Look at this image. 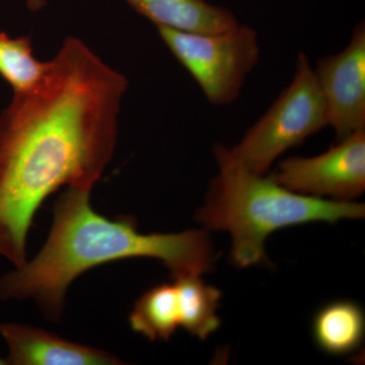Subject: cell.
<instances>
[{
    "label": "cell",
    "mask_w": 365,
    "mask_h": 365,
    "mask_svg": "<svg viewBox=\"0 0 365 365\" xmlns=\"http://www.w3.org/2000/svg\"><path fill=\"white\" fill-rule=\"evenodd\" d=\"M128 81L79 38L67 37L37 88L0 113V257L20 267L46 199L90 190L116 148Z\"/></svg>",
    "instance_id": "cell-1"
},
{
    "label": "cell",
    "mask_w": 365,
    "mask_h": 365,
    "mask_svg": "<svg viewBox=\"0 0 365 365\" xmlns=\"http://www.w3.org/2000/svg\"><path fill=\"white\" fill-rule=\"evenodd\" d=\"M90 190L67 188L54 205L49 237L31 261L0 279V299H33L59 319L72 282L91 269L127 259H155L172 277L208 272L215 260L206 230L144 235L131 217L109 220L96 212Z\"/></svg>",
    "instance_id": "cell-2"
},
{
    "label": "cell",
    "mask_w": 365,
    "mask_h": 365,
    "mask_svg": "<svg viewBox=\"0 0 365 365\" xmlns=\"http://www.w3.org/2000/svg\"><path fill=\"white\" fill-rule=\"evenodd\" d=\"M213 153L218 175L210 182L206 202L196 218L207 232L230 235V258L239 267L261 263L266 240L281 228L364 217V204L294 193L270 176L250 172L222 144H216Z\"/></svg>",
    "instance_id": "cell-3"
},
{
    "label": "cell",
    "mask_w": 365,
    "mask_h": 365,
    "mask_svg": "<svg viewBox=\"0 0 365 365\" xmlns=\"http://www.w3.org/2000/svg\"><path fill=\"white\" fill-rule=\"evenodd\" d=\"M330 126L328 105L316 72L304 53L297 59L292 83L230 150L256 175H266L289 148Z\"/></svg>",
    "instance_id": "cell-4"
},
{
    "label": "cell",
    "mask_w": 365,
    "mask_h": 365,
    "mask_svg": "<svg viewBox=\"0 0 365 365\" xmlns=\"http://www.w3.org/2000/svg\"><path fill=\"white\" fill-rule=\"evenodd\" d=\"M175 58L200 86L210 104L230 105L241 95L260 57L258 34L237 25L220 33H192L158 28Z\"/></svg>",
    "instance_id": "cell-5"
},
{
    "label": "cell",
    "mask_w": 365,
    "mask_h": 365,
    "mask_svg": "<svg viewBox=\"0 0 365 365\" xmlns=\"http://www.w3.org/2000/svg\"><path fill=\"white\" fill-rule=\"evenodd\" d=\"M270 177L294 193L351 202L365 190V129L322 155L282 160Z\"/></svg>",
    "instance_id": "cell-6"
},
{
    "label": "cell",
    "mask_w": 365,
    "mask_h": 365,
    "mask_svg": "<svg viewBox=\"0 0 365 365\" xmlns=\"http://www.w3.org/2000/svg\"><path fill=\"white\" fill-rule=\"evenodd\" d=\"M314 72L337 138L365 129L364 24L355 26L345 49L319 59Z\"/></svg>",
    "instance_id": "cell-7"
},
{
    "label": "cell",
    "mask_w": 365,
    "mask_h": 365,
    "mask_svg": "<svg viewBox=\"0 0 365 365\" xmlns=\"http://www.w3.org/2000/svg\"><path fill=\"white\" fill-rule=\"evenodd\" d=\"M11 365H118L111 353L71 342L42 329L18 323H0Z\"/></svg>",
    "instance_id": "cell-8"
},
{
    "label": "cell",
    "mask_w": 365,
    "mask_h": 365,
    "mask_svg": "<svg viewBox=\"0 0 365 365\" xmlns=\"http://www.w3.org/2000/svg\"><path fill=\"white\" fill-rule=\"evenodd\" d=\"M158 28L192 33H220L239 25L228 9L206 0H126Z\"/></svg>",
    "instance_id": "cell-9"
},
{
    "label": "cell",
    "mask_w": 365,
    "mask_h": 365,
    "mask_svg": "<svg viewBox=\"0 0 365 365\" xmlns=\"http://www.w3.org/2000/svg\"><path fill=\"white\" fill-rule=\"evenodd\" d=\"M364 332V309L349 300H336L327 304L314 314V342L328 354L345 355L354 352L361 345Z\"/></svg>",
    "instance_id": "cell-10"
},
{
    "label": "cell",
    "mask_w": 365,
    "mask_h": 365,
    "mask_svg": "<svg viewBox=\"0 0 365 365\" xmlns=\"http://www.w3.org/2000/svg\"><path fill=\"white\" fill-rule=\"evenodd\" d=\"M129 324L150 341H168L181 327V311L175 282L162 283L144 292L134 304Z\"/></svg>",
    "instance_id": "cell-11"
},
{
    "label": "cell",
    "mask_w": 365,
    "mask_h": 365,
    "mask_svg": "<svg viewBox=\"0 0 365 365\" xmlns=\"http://www.w3.org/2000/svg\"><path fill=\"white\" fill-rule=\"evenodd\" d=\"M174 282L179 297L182 328L193 337L207 339L222 323L217 316L222 292L206 284L200 276H180L174 278Z\"/></svg>",
    "instance_id": "cell-12"
},
{
    "label": "cell",
    "mask_w": 365,
    "mask_h": 365,
    "mask_svg": "<svg viewBox=\"0 0 365 365\" xmlns=\"http://www.w3.org/2000/svg\"><path fill=\"white\" fill-rule=\"evenodd\" d=\"M47 71L48 61L35 56L30 37L13 38L0 32V76L11 86L14 95L37 88Z\"/></svg>",
    "instance_id": "cell-13"
},
{
    "label": "cell",
    "mask_w": 365,
    "mask_h": 365,
    "mask_svg": "<svg viewBox=\"0 0 365 365\" xmlns=\"http://www.w3.org/2000/svg\"><path fill=\"white\" fill-rule=\"evenodd\" d=\"M48 0H26V6L32 11H39L44 9Z\"/></svg>",
    "instance_id": "cell-14"
},
{
    "label": "cell",
    "mask_w": 365,
    "mask_h": 365,
    "mask_svg": "<svg viewBox=\"0 0 365 365\" xmlns=\"http://www.w3.org/2000/svg\"><path fill=\"white\" fill-rule=\"evenodd\" d=\"M0 365H7L6 359H0Z\"/></svg>",
    "instance_id": "cell-15"
}]
</instances>
